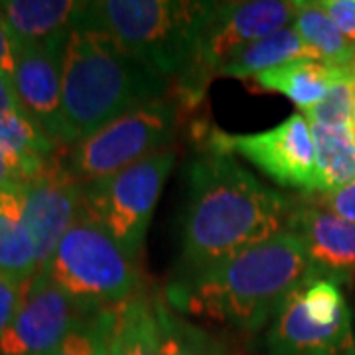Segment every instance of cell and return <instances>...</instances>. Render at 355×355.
Listing matches in <instances>:
<instances>
[{"mask_svg": "<svg viewBox=\"0 0 355 355\" xmlns=\"http://www.w3.org/2000/svg\"><path fill=\"white\" fill-rule=\"evenodd\" d=\"M291 211L292 203L235 156L207 150L188 174L180 280L282 233Z\"/></svg>", "mask_w": 355, "mask_h": 355, "instance_id": "1", "label": "cell"}, {"mask_svg": "<svg viewBox=\"0 0 355 355\" xmlns=\"http://www.w3.org/2000/svg\"><path fill=\"white\" fill-rule=\"evenodd\" d=\"M314 277L302 237L284 229L191 279H178L168 298L180 312L253 331L275 318L292 291Z\"/></svg>", "mask_w": 355, "mask_h": 355, "instance_id": "2", "label": "cell"}, {"mask_svg": "<svg viewBox=\"0 0 355 355\" xmlns=\"http://www.w3.org/2000/svg\"><path fill=\"white\" fill-rule=\"evenodd\" d=\"M170 81L107 34L77 26L62 50V101L67 148L114 119L166 99Z\"/></svg>", "mask_w": 355, "mask_h": 355, "instance_id": "3", "label": "cell"}, {"mask_svg": "<svg viewBox=\"0 0 355 355\" xmlns=\"http://www.w3.org/2000/svg\"><path fill=\"white\" fill-rule=\"evenodd\" d=\"M205 4L188 0L85 2L77 26L107 34L158 76L180 81L193 62Z\"/></svg>", "mask_w": 355, "mask_h": 355, "instance_id": "4", "label": "cell"}, {"mask_svg": "<svg viewBox=\"0 0 355 355\" xmlns=\"http://www.w3.org/2000/svg\"><path fill=\"white\" fill-rule=\"evenodd\" d=\"M42 272L76 300L95 308H114L139 294V259L85 214L65 233Z\"/></svg>", "mask_w": 355, "mask_h": 355, "instance_id": "5", "label": "cell"}, {"mask_svg": "<svg viewBox=\"0 0 355 355\" xmlns=\"http://www.w3.org/2000/svg\"><path fill=\"white\" fill-rule=\"evenodd\" d=\"M292 20L294 2L288 0L207 2L193 62L176 81L180 105L190 109L202 103L209 83L243 48L288 28Z\"/></svg>", "mask_w": 355, "mask_h": 355, "instance_id": "6", "label": "cell"}, {"mask_svg": "<svg viewBox=\"0 0 355 355\" xmlns=\"http://www.w3.org/2000/svg\"><path fill=\"white\" fill-rule=\"evenodd\" d=\"M180 103L156 101L114 119L67 154V168L83 184H93L168 150L176 139Z\"/></svg>", "mask_w": 355, "mask_h": 355, "instance_id": "7", "label": "cell"}, {"mask_svg": "<svg viewBox=\"0 0 355 355\" xmlns=\"http://www.w3.org/2000/svg\"><path fill=\"white\" fill-rule=\"evenodd\" d=\"M174 164L176 153L168 148L114 176L83 186L85 216L97 221L123 249L139 259L154 207Z\"/></svg>", "mask_w": 355, "mask_h": 355, "instance_id": "8", "label": "cell"}, {"mask_svg": "<svg viewBox=\"0 0 355 355\" xmlns=\"http://www.w3.org/2000/svg\"><path fill=\"white\" fill-rule=\"evenodd\" d=\"M211 153L241 156L282 188L316 193V154L310 123L302 113L291 114L275 128L253 135H207Z\"/></svg>", "mask_w": 355, "mask_h": 355, "instance_id": "9", "label": "cell"}, {"mask_svg": "<svg viewBox=\"0 0 355 355\" xmlns=\"http://www.w3.org/2000/svg\"><path fill=\"white\" fill-rule=\"evenodd\" d=\"M101 308L76 300L51 282L46 272L30 280L12 324L0 336V355H44Z\"/></svg>", "mask_w": 355, "mask_h": 355, "instance_id": "10", "label": "cell"}, {"mask_svg": "<svg viewBox=\"0 0 355 355\" xmlns=\"http://www.w3.org/2000/svg\"><path fill=\"white\" fill-rule=\"evenodd\" d=\"M28 227L34 239L38 272H42L65 233L76 225L83 209V184L67 168L64 154L38 176L20 184Z\"/></svg>", "mask_w": 355, "mask_h": 355, "instance_id": "11", "label": "cell"}, {"mask_svg": "<svg viewBox=\"0 0 355 355\" xmlns=\"http://www.w3.org/2000/svg\"><path fill=\"white\" fill-rule=\"evenodd\" d=\"M65 38L51 40L46 44L14 42V89L24 113L36 121L51 140L67 148L62 101V50Z\"/></svg>", "mask_w": 355, "mask_h": 355, "instance_id": "12", "label": "cell"}, {"mask_svg": "<svg viewBox=\"0 0 355 355\" xmlns=\"http://www.w3.org/2000/svg\"><path fill=\"white\" fill-rule=\"evenodd\" d=\"M288 229L302 237L316 277L355 275V223L304 200L292 205Z\"/></svg>", "mask_w": 355, "mask_h": 355, "instance_id": "13", "label": "cell"}, {"mask_svg": "<svg viewBox=\"0 0 355 355\" xmlns=\"http://www.w3.org/2000/svg\"><path fill=\"white\" fill-rule=\"evenodd\" d=\"M268 355H355L352 322L322 324L306 312L300 286L292 291L272 318Z\"/></svg>", "mask_w": 355, "mask_h": 355, "instance_id": "14", "label": "cell"}, {"mask_svg": "<svg viewBox=\"0 0 355 355\" xmlns=\"http://www.w3.org/2000/svg\"><path fill=\"white\" fill-rule=\"evenodd\" d=\"M85 2L73 0H4L0 16L14 42L46 44L65 38L79 22Z\"/></svg>", "mask_w": 355, "mask_h": 355, "instance_id": "15", "label": "cell"}, {"mask_svg": "<svg viewBox=\"0 0 355 355\" xmlns=\"http://www.w3.org/2000/svg\"><path fill=\"white\" fill-rule=\"evenodd\" d=\"M64 150L24 111L0 119V153L12 166L20 184L44 172Z\"/></svg>", "mask_w": 355, "mask_h": 355, "instance_id": "16", "label": "cell"}, {"mask_svg": "<svg viewBox=\"0 0 355 355\" xmlns=\"http://www.w3.org/2000/svg\"><path fill=\"white\" fill-rule=\"evenodd\" d=\"M0 272L16 282H28L38 275V257L20 186L0 190Z\"/></svg>", "mask_w": 355, "mask_h": 355, "instance_id": "17", "label": "cell"}, {"mask_svg": "<svg viewBox=\"0 0 355 355\" xmlns=\"http://www.w3.org/2000/svg\"><path fill=\"white\" fill-rule=\"evenodd\" d=\"M340 69L342 67H334L316 60H298L257 76L254 83L261 91L286 97L304 113L324 99Z\"/></svg>", "mask_w": 355, "mask_h": 355, "instance_id": "18", "label": "cell"}, {"mask_svg": "<svg viewBox=\"0 0 355 355\" xmlns=\"http://www.w3.org/2000/svg\"><path fill=\"white\" fill-rule=\"evenodd\" d=\"M109 355H164V336L156 300L137 294L116 306Z\"/></svg>", "mask_w": 355, "mask_h": 355, "instance_id": "19", "label": "cell"}, {"mask_svg": "<svg viewBox=\"0 0 355 355\" xmlns=\"http://www.w3.org/2000/svg\"><path fill=\"white\" fill-rule=\"evenodd\" d=\"M316 154V193H331L355 182L354 125H310Z\"/></svg>", "mask_w": 355, "mask_h": 355, "instance_id": "20", "label": "cell"}, {"mask_svg": "<svg viewBox=\"0 0 355 355\" xmlns=\"http://www.w3.org/2000/svg\"><path fill=\"white\" fill-rule=\"evenodd\" d=\"M298 60H316V53L304 44L298 32L288 26L263 40H257L243 48L221 71L219 77H235V79H249L275 69L279 65L298 62Z\"/></svg>", "mask_w": 355, "mask_h": 355, "instance_id": "21", "label": "cell"}, {"mask_svg": "<svg viewBox=\"0 0 355 355\" xmlns=\"http://www.w3.org/2000/svg\"><path fill=\"white\" fill-rule=\"evenodd\" d=\"M291 26L320 62L334 67L355 65V44L334 26L320 2L296 0Z\"/></svg>", "mask_w": 355, "mask_h": 355, "instance_id": "22", "label": "cell"}, {"mask_svg": "<svg viewBox=\"0 0 355 355\" xmlns=\"http://www.w3.org/2000/svg\"><path fill=\"white\" fill-rule=\"evenodd\" d=\"M156 310L164 336V355H235L221 340L182 320L164 302L156 300Z\"/></svg>", "mask_w": 355, "mask_h": 355, "instance_id": "23", "label": "cell"}, {"mask_svg": "<svg viewBox=\"0 0 355 355\" xmlns=\"http://www.w3.org/2000/svg\"><path fill=\"white\" fill-rule=\"evenodd\" d=\"M116 322V306L101 308L71 330L60 345L44 355H109Z\"/></svg>", "mask_w": 355, "mask_h": 355, "instance_id": "24", "label": "cell"}, {"mask_svg": "<svg viewBox=\"0 0 355 355\" xmlns=\"http://www.w3.org/2000/svg\"><path fill=\"white\" fill-rule=\"evenodd\" d=\"M310 125H354L355 116V65L342 67L324 99L302 113Z\"/></svg>", "mask_w": 355, "mask_h": 355, "instance_id": "25", "label": "cell"}, {"mask_svg": "<svg viewBox=\"0 0 355 355\" xmlns=\"http://www.w3.org/2000/svg\"><path fill=\"white\" fill-rule=\"evenodd\" d=\"M28 286H30V280L16 282L0 272V336L12 324V320L18 314L20 306L24 302Z\"/></svg>", "mask_w": 355, "mask_h": 355, "instance_id": "26", "label": "cell"}, {"mask_svg": "<svg viewBox=\"0 0 355 355\" xmlns=\"http://www.w3.org/2000/svg\"><path fill=\"white\" fill-rule=\"evenodd\" d=\"M306 200L322 209H328L331 214L355 223V182L342 190L331 191V193H318V198L306 196Z\"/></svg>", "mask_w": 355, "mask_h": 355, "instance_id": "27", "label": "cell"}, {"mask_svg": "<svg viewBox=\"0 0 355 355\" xmlns=\"http://www.w3.org/2000/svg\"><path fill=\"white\" fill-rule=\"evenodd\" d=\"M320 4L334 26L355 44V0H322Z\"/></svg>", "mask_w": 355, "mask_h": 355, "instance_id": "28", "label": "cell"}, {"mask_svg": "<svg viewBox=\"0 0 355 355\" xmlns=\"http://www.w3.org/2000/svg\"><path fill=\"white\" fill-rule=\"evenodd\" d=\"M14 73H16V44L0 16V76L14 83Z\"/></svg>", "mask_w": 355, "mask_h": 355, "instance_id": "29", "label": "cell"}, {"mask_svg": "<svg viewBox=\"0 0 355 355\" xmlns=\"http://www.w3.org/2000/svg\"><path fill=\"white\" fill-rule=\"evenodd\" d=\"M20 111H24V109L20 105L18 95H16L14 83L0 76V119H4L8 114L20 113Z\"/></svg>", "mask_w": 355, "mask_h": 355, "instance_id": "30", "label": "cell"}, {"mask_svg": "<svg viewBox=\"0 0 355 355\" xmlns=\"http://www.w3.org/2000/svg\"><path fill=\"white\" fill-rule=\"evenodd\" d=\"M10 186H20V182H18L16 174H14L12 166L8 164L4 154L0 153V190L2 188H10Z\"/></svg>", "mask_w": 355, "mask_h": 355, "instance_id": "31", "label": "cell"}, {"mask_svg": "<svg viewBox=\"0 0 355 355\" xmlns=\"http://www.w3.org/2000/svg\"><path fill=\"white\" fill-rule=\"evenodd\" d=\"M354 127H355V116H354Z\"/></svg>", "mask_w": 355, "mask_h": 355, "instance_id": "32", "label": "cell"}]
</instances>
